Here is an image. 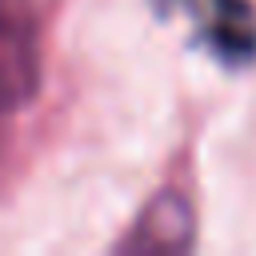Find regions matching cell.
<instances>
[{"label":"cell","mask_w":256,"mask_h":256,"mask_svg":"<svg viewBox=\"0 0 256 256\" xmlns=\"http://www.w3.org/2000/svg\"><path fill=\"white\" fill-rule=\"evenodd\" d=\"M192 232L196 224L188 200L180 192H164L140 212V220L116 244V252H184L192 244Z\"/></svg>","instance_id":"obj_2"},{"label":"cell","mask_w":256,"mask_h":256,"mask_svg":"<svg viewBox=\"0 0 256 256\" xmlns=\"http://www.w3.org/2000/svg\"><path fill=\"white\" fill-rule=\"evenodd\" d=\"M40 92V24L28 0H0V140L4 120Z\"/></svg>","instance_id":"obj_1"}]
</instances>
